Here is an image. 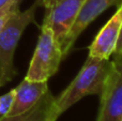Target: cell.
I'll return each mask as SVG.
<instances>
[{"mask_svg": "<svg viewBox=\"0 0 122 121\" xmlns=\"http://www.w3.org/2000/svg\"><path fill=\"white\" fill-rule=\"evenodd\" d=\"M62 59L60 45L53 30L49 27L42 26L38 44L25 78L32 81H48L58 71Z\"/></svg>", "mask_w": 122, "mask_h": 121, "instance_id": "3", "label": "cell"}, {"mask_svg": "<svg viewBox=\"0 0 122 121\" xmlns=\"http://www.w3.org/2000/svg\"><path fill=\"white\" fill-rule=\"evenodd\" d=\"M121 2L122 0H84L73 25L60 44L62 57L64 58L70 53L78 36L99 15L110 6L120 5Z\"/></svg>", "mask_w": 122, "mask_h": 121, "instance_id": "6", "label": "cell"}, {"mask_svg": "<svg viewBox=\"0 0 122 121\" xmlns=\"http://www.w3.org/2000/svg\"><path fill=\"white\" fill-rule=\"evenodd\" d=\"M112 61L88 56L82 68L66 87V89L55 99L56 111L60 116L71 106L90 94L102 93L104 84L109 73Z\"/></svg>", "mask_w": 122, "mask_h": 121, "instance_id": "1", "label": "cell"}, {"mask_svg": "<svg viewBox=\"0 0 122 121\" xmlns=\"http://www.w3.org/2000/svg\"><path fill=\"white\" fill-rule=\"evenodd\" d=\"M100 96L97 121H120L122 117V55H115Z\"/></svg>", "mask_w": 122, "mask_h": 121, "instance_id": "4", "label": "cell"}, {"mask_svg": "<svg viewBox=\"0 0 122 121\" xmlns=\"http://www.w3.org/2000/svg\"><path fill=\"white\" fill-rule=\"evenodd\" d=\"M36 1L26 11H15L0 32V89L17 75L14 54L25 29L34 21Z\"/></svg>", "mask_w": 122, "mask_h": 121, "instance_id": "2", "label": "cell"}, {"mask_svg": "<svg viewBox=\"0 0 122 121\" xmlns=\"http://www.w3.org/2000/svg\"><path fill=\"white\" fill-rule=\"evenodd\" d=\"M55 99L48 90L28 111L15 116H5L0 121H57L59 116L56 111Z\"/></svg>", "mask_w": 122, "mask_h": 121, "instance_id": "9", "label": "cell"}, {"mask_svg": "<svg viewBox=\"0 0 122 121\" xmlns=\"http://www.w3.org/2000/svg\"><path fill=\"white\" fill-rule=\"evenodd\" d=\"M120 121H122V117H121V119H120Z\"/></svg>", "mask_w": 122, "mask_h": 121, "instance_id": "14", "label": "cell"}, {"mask_svg": "<svg viewBox=\"0 0 122 121\" xmlns=\"http://www.w3.org/2000/svg\"><path fill=\"white\" fill-rule=\"evenodd\" d=\"M114 54L115 55H122V21H121V28H120V33H119L118 43H117V46Z\"/></svg>", "mask_w": 122, "mask_h": 121, "instance_id": "12", "label": "cell"}, {"mask_svg": "<svg viewBox=\"0 0 122 121\" xmlns=\"http://www.w3.org/2000/svg\"><path fill=\"white\" fill-rule=\"evenodd\" d=\"M45 10L43 25L49 27L59 45L72 27L84 0H36Z\"/></svg>", "mask_w": 122, "mask_h": 121, "instance_id": "5", "label": "cell"}, {"mask_svg": "<svg viewBox=\"0 0 122 121\" xmlns=\"http://www.w3.org/2000/svg\"><path fill=\"white\" fill-rule=\"evenodd\" d=\"M49 90L48 81H24L14 88V99L8 116H15L28 111Z\"/></svg>", "mask_w": 122, "mask_h": 121, "instance_id": "8", "label": "cell"}, {"mask_svg": "<svg viewBox=\"0 0 122 121\" xmlns=\"http://www.w3.org/2000/svg\"><path fill=\"white\" fill-rule=\"evenodd\" d=\"M122 21V2L112 18L104 25L89 47V56L108 60L115 53Z\"/></svg>", "mask_w": 122, "mask_h": 121, "instance_id": "7", "label": "cell"}, {"mask_svg": "<svg viewBox=\"0 0 122 121\" xmlns=\"http://www.w3.org/2000/svg\"><path fill=\"white\" fill-rule=\"evenodd\" d=\"M13 99H14V89L10 90L3 96H0V120L8 116L13 104Z\"/></svg>", "mask_w": 122, "mask_h": 121, "instance_id": "10", "label": "cell"}, {"mask_svg": "<svg viewBox=\"0 0 122 121\" xmlns=\"http://www.w3.org/2000/svg\"><path fill=\"white\" fill-rule=\"evenodd\" d=\"M21 0H0V9L9 5V4L15 3V2H20Z\"/></svg>", "mask_w": 122, "mask_h": 121, "instance_id": "13", "label": "cell"}, {"mask_svg": "<svg viewBox=\"0 0 122 121\" xmlns=\"http://www.w3.org/2000/svg\"><path fill=\"white\" fill-rule=\"evenodd\" d=\"M19 3L20 2H15V3L9 4L4 8L0 9V32H1L3 26L8 21V19L11 17V15L19 9Z\"/></svg>", "mask_w": 122, "mask_h": 121, "instance_id": "11", "label": "cell"}]
</instances>
